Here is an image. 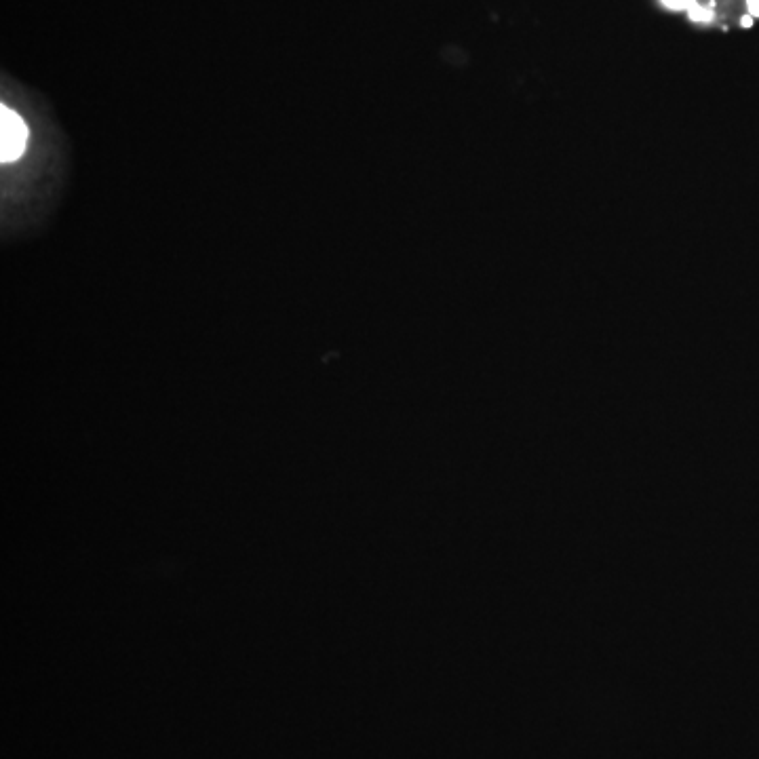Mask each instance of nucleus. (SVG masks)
I'll list each match as a JSON object with an SVG mask.
<instances>
[{
    "instance_id": "f257e3e1",
    "label": "nucleus",
    "mask_w": 759,
    "mask_h": 759,
    "mask_svg": "<svg viewBox=\"0 0 759 759\" xmlns=\"http://www.w3.org/2000/svg\"><path fill=\"white\" fill-rule=\"evenodd\" d=\"M671 11H684L690 22L722 30H749L759 22V0H663Z\"/></svg>"
},
{
    "instance_id": "f03ea898",
    "label": "nucleus",
    "mask_w": 759,
    "mask_h": 759,
    "mask_svg": "<svg viewBox=\"0 0 759 759\" xmlns=\"http://www.w3.org/2000/svg\"><path fill=\"white\" fill-rule=\"evenodd\" d=\"M28 127L15 110L0 108V161L5 165L17 161L26 152Z\"/></svg>"
}]
</instances>
